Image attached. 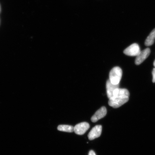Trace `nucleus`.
Returning <instances> with one entry per match:
<instances>
[{
  "label": "nucleus",
  "mask_w": 155,
  "mask_h": 155,
  "mask_svg": "<svg viewBox=\"0 0 155 155\" xmlns=\"http://www.w3.org/2000/svg\"><path fill=\"white\" fill-rule=\"evenodd\" d=\"M74 127L69 125H60L58 127V130L60 131L71 133L74 131Z\"/></svg>",
  "instance_id": "obj_10"
},
{
  "label": "nucleus",
  "mask_w": 155,
  "mask_h": 155,
  "mask_svg": "<svg viewBox=\"0 0 155 155\" xmlns=\"http://www.w3.org/2000/svg\"><path fill=\"white\" fill-rule=\"evenodd\" d=\"M107 114V110L105 107L103 106L97 111L91 118V121L93 123H96L98 120L102 119Z\"/></svg>",
  "instance_id": "obj_8"
},
{
  "label": "nucleus",
  "mask_w": 155,
  "mask_h": 155,
  "mask_svg": "<svg viewBox=\"0 0 155 155\" xmlns=\"http://www.w3.org/2000/svg\"><path fill=\"white\" fill-rule=\"evenodd\" d=\"M130 94L127 89L118 88L114 91L113 96L110 99L108 104L114 108H117L128 101Z\"/></svg>",
  "instance_id": "obj_1"
},
{
  "label": "nucleus",
  "mask_w": 155,
  "mask_h": 155,
  "mask_svg": "<svg viewBox=\"0 0 155 155\" xmlns=\"http://www.w3.org/2000/svg\"><path fill=\"white\" fill-rule=\"evenodd\" d=\"M153 82L155 83V68L153 69L152 71Z\"/></svg>",
  "instance_id": "obj_11"
},
{
  "label": "nucleus",
  "mask_w": 155,
  "mask_h": 155,
  "mask_svg": "<svg viewBox=\"0 0 155 155\" xmlns=\"http://www.w3.org/2000/svg\"><path fill=\"white\" fill-rule=\"evenodd\" d=\"M90 127V125L87 122H83L78 124L74 127V131L77 134L82 135L84 134Z\"/></svg>",
  "instance_id": "obj_4"
},
{
  "label": "nucleus",
  "mask_w": 155,
  "mask_h": 155,
  "mask_svg": "<svg viewBox=\"0 0 155 155\" xmlns=\"http://www.w3.org/2000/svg\"><path fill=\"white\" fill-rule=\"evenodd\" d=\"M123 74V71L121 68L116 67H114L110 71L109 74V80L115 84H119Z\"/></svg>",
  "instance_id": "obj_2"
},
{
  "label": "nucleus",
  "mask_w": 155,
  "mask_h": 155,
  "mask_svg": "<svg viewBox=\"0 0 155 155\" xmlns=\"http://www.w3.org/2000/svg\"><path fill=\"white\" fill-rule=\"evenodd\" d=\"M155 39V28L153 30L147 37L145 42L146 46H150L154 44Z\"/></svg>",
  "instance_id": "obj_9"
},
{
  "label": "nucleus",
  "mask_w": 155,
  "mask_h": 155,
  "mask_svg": "<svg viewBox=\"0 0 155 155\" xmlns=\"http://www.w3.org/2000/svg\"><path fill=\"white\" fill-rule=\"evenodd\" d=\"M153 65H154V66L155 67V60L154 62Z\"/></svg>",
  "instance_id": "obj_13"
},
{
  "label": "nucleus",
  "mask_w": 155,
  "mask_h": 155,
  "mask_svg": "<svg viewBox=\"0 0 155 155\" xmlns=\"http://www.w3.org/2000/svg\"><path fill=\"white\" fill-rule=\"evenodd\" d=\"M150 48H147L146 49L141 51L139 55L137 56L135 61V63L137 65H139L142 63L145 59L150 55Z\"/></svg>",
  "instance_id": "obj_6"
},
{
  "label": "nucleus",
  "mask_w": 155,
  "mask_h": 155,
  "mask_svg": "<svg viewBox=\"0 0 155 155\" xmlns=\"http://www.w3.org/2000/svg\"><path fill=\"white\" fill-rule=\"evenodd\" d=\"M88 155H96V154L94 151L91 150L89 152Z\"/></svg>",
  "instance_id": "obj_12"
},
{
  "label": "nucleus",
  "mask_w": 155,
  "mask_h": 155,
  "mask_svg": "<svg viewBox=\"0 0 155 155\" xmlns=\"http://www.w3.org/2000/svg\"><path fill=\"white\" fill-rule=\"evenodd\" d=\"M106 88L107 94L108 98L110 99L113 97L114 93L115 90L119 88V84H114L108 79L106 82Z\"/></svg>",
  "instance_id": "obj_7"
},
{
  "label": "nucleus",
  "mask_w": 155,
  "mask_h": 155,
  "mask_svg": "<svg viewBox=\"0 0 155 155\" xmlns=\"http://www.w3.org/2000/svg\"><path fill=\"white\" fill-rule=\"evenodd\" d=\"M102 130V126L97 125L95 126L88 134V137L89 140H93L99 137L101 134Z\"/></svg>",
  "instance_id": "obj_5"
},
{
  "label": "nucleus",
  "mask_w": 155,
  "mask_h": 155,
  "mask_svg": "<svg viewBox=\"0 0 155 155\" xmlns=\"http://www.w3.org/2000/svg\"><path fill=\"white\" fill-rule=\"evenodd\" d=\"M140 48L138 44L134 43L131 45L124 50V53L129 56H138L141 52Z\"/></svg>",
  "instance_id": "obj_3"
}]
</instances>
